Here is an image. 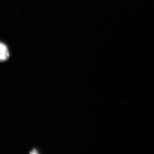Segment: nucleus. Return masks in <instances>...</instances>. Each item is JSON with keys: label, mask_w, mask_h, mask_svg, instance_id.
<instances>
[{"label": "nucleus", "mask_w": 154, "mask_h": 154, "mask_svg": "<svg viewBox=\"0 0 154 154\" xmlns=\"http://www.w3.org/2000/svg\"><path fill=\"white\" fill-rule=\"evenodd\" d=\"M9 56V52L7 46L0 42V62L7 60Z\"/></svg>", "instance_id": "1"}, {"label": "nucleus", "mask_w": 154, "mask_h": 154, "mask_svg": "<svg viewBox=\"0 0 154 154\" xmlns=\"http://www.w3.org/2000/svg\"><path fill=\"white\" fill-rule=\"evenodd\" d=\"M37 151H36L35 149H34L32 150V151L30 153L32 154H36L38 153V152Z\"/></svg>", "instance_id": "2"}]
</instances>
